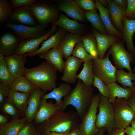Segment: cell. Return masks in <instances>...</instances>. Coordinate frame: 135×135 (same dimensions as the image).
I'll return each mask as SVG.
<instances>
[{"instance_id": "obj_18", "label": "cell", "mask_w": 135, "mask_h": 135, "mask_svg": "<svg viewBox=\"0 0 135 135\" xmlns=\"http://www.w3.org/2000/svg\"><path fill=\"white\" fill-rule=\"evenodd\" d=\"M92 32L97 42L99 58H104L107 50L113 44L118 42L117 37L113 36L102 34L95 29Z\"/></svg>"}, {"instance_id": "obj_37", "label": "cell", "mask_w": 135, "mask_h": 135, "mask_svg": "<svg viewBox=\"0 0 135 135\" xmlns=\"http://www.w3.org/2000/svg\"><path fill=\"white\" fill-rule=\"evenodd\" d=\"M72 55L82 60L84 63L93 60L92 57L85 49L82 40L78 42L75 46Z\"/></svg>"}, {"instance_id": "obj_41", "label": "cell", "mask_w": 135, "mask_h": 135, "mask_svg": "<svg viewBox=\"0 0 135 135\" xmlns=\"http://www.w3.org/2000/svg\"><path fill=\"white\" fill-rule=\"evenodd\" d=\"M2 107L3 110L6 113L14 118L17 117L19 114L18 110L15 106L7 98Z\"/></svg>"}, {"instance_id": "obj_55", "label": "cell", "mask_w": 135, "mask_h": 135, "mask_svg": "<svg viewBox=\"0 0 135 135\" xmlns=\"http://www.w3.org/2000/svg\"><path fill=\"white\" fill-rule=\"evenodd\" d=\"M4 56L2 53L0 52V62L5 60V57Z\"/></svg>"}, {"instance_id": "obj_5", "label": "cell", "mask_w": 135, "mask_h": 135, "mask_svg": "<svg viewBox=\"0 0 135 135\" xmlns=\"http://www.w3.org/2000/svg\"><path fill=\"white\" fill-rule=\"evenodd\" d=\"M100 93L94 95L87 112L81 120L78 128L84 135H98L100 129L96 126L97 109L100 98Z\"/></svg>"}, {"instance_id": "obj_16", "label": "cell", "mask_w": 135, "mask_h": 135, "mask_svg": "<svg viewBox=\"0 0 135 135\" xmlns=\"http://www.w3.org/2000/svg\"><path fill=\"white\" fill-rule=\"evenodd\" d=\"M23 41L16 35L6 33L0 39V52L5 56L13 54Z\"/></svg>"}, {"instance_id": "obj_48", "label": "cell", "mask_w": 135, "mask_h": 135, "mask_svg": "<svg viewBox=\"0 0 135 135\" xmlns=\"http://www.w3.org/2000/svg\"><path fill=\"white\" fill-rule=\"evenodd\" d=\"M128 103L135 114V96L132 97L128 101Z\"/></svg>"}, {"instance_id": "obj_58", "label": "cell", "mask_w": 135, "mask_h": 135, "mask_svg": "<svg viewBox=\"0 0 135 135\" xmlns=\"http://www.w3.org/2000/svg\"><path fill=\"white\" fill-rule=\"evenodd\" d=\"M134 69V73L135 74V67Z\"/></svg>"}, {"instance_id": "obj_46", "label": "cell", "mask_w": 135, "mask_h": 135, "mask_svg": "<svg viewBox=\"0 0 135 135\" xmlns=\"http://www.w3.org/2000/svg\"><path fill=\"white\" fill-rule=\"evenodd\" d=\"M125 133L124 129L116 128L108 132L107 135H124Z\"/></svg>"}, {"instance_id": "obj_38", "label": "cell", "mask_w": 135, "mask_h": 135, "mask_svg": "<svg viewBox=\"0 0 135 135\" xmlns=\"http://www.w3.org/2000/svg\"><path fill=\"white\" fill-rule=\"evenodd\" d=\"M12 10L10 1L0 0V23H3L10 17Z\"/></svg>"}, {"instance_id": "obj_43", "label": "cell", "mask_w": 135, "mask_h": 135, "mask_svg": "<svg viewBox=\"0 0 135 135\" xmlns=\"http://www.w3.org/2000/svg\"><path fill=\"white\" fill-rule=\"evenodd\" d=\"M17 135H38L34 124L32 122L26 123Z\"/></svg>"}, {"instance_id": "obj_26", "label": "cell", "mask_w": 135, "mask_h": 135, "mask_svg": "<svg viewBox=\"0 0 135 135\" xmlns=\"http://www.w3.org/2000/svg\"><path fill=\"white\" fill-rule=\"evenodd\" d=\"M38 55L40 58L45 59L52 64L58 71L63 72L65 62L62 53L57 48L52 49Z\"/></svg>"}, {"instance_id": "obj_2", "label": "cell", "mask_w": 135, "mask_h": 135, "mask_svg": "<svg viewBox=\"0 0 135 135\" xmlns=\"http://www.w3.org/2000/svg\"><path fill=\"white\" fill-rule=\"evenodd\" d=\"M57 71L54 66L46 60L36 67L26 68L24 76L37 88L46 92L52 91L56 86Z\"/></svg>"}, {"instance_id": "obj_40", "label": "cell", "mask_w": 135, "mask_h": 135, "mask_svg": "<svg viewBox=\"0 0 135 135\" xmlns=\"http://www.w3.org/2000/svg\"><path fill=\"white\" fill-rule=\"evenodd\" d=\"M82 9L87 11H96L97 9L96 3L92 0H75Z\"/></svg>"}, {"instance_id": "obj_10", "label": "cell", "mask_w": 135, "mask_h": 135, "mask_svg": "<svg viewBox=\"0 0 135 135\" xmlns=\"http://www.w3.org/2000/svg\"><path fill=\"white\" fill-rule=\"evenodd\" d=\"M47 24H39L34 26H30L21 24L8 23L6 27L13 30L15 34L23 41L30 39L37 38L46 34V29Z\"/></svg>"}, {"instance_id": "obj_53", "label": "cell", "mask_w": 135, "mask_h": 135, "mask_svg": "<svg viewBox=\"0 0 135 135\" xmlns=\"http://www.w3.org/2000/svg\"><path fill=\"white\" fill-rule=\"evenodd\" d=\"M102 5L104 7L106 8L108 6V0H98Z\"/></svg>"}, {"instance_id": "obj_39", "label": "cell", "mask_w": 135, "mask_h": 135, "mask_svg": "<svg viewBox=\"0 0 135 135\" xmlns=\"http://www.w3.org/2000/svg\"><path fill=\"white\" fill-rule=\"evenodd\" d=\"M92 85L98 90L102 95L109 99L110 93L108 85L94 75Z\"/></svg>"}, {"instance_id": "obj_20", "label": "cell", "mask_w": 135, "mask_h": 135, "mask_svg": "<svg viewBox=\"0 0 135 135\" xmlns=\"http://www.w3.org/2000/svg\"><path fill=\"white\" fill-rule=\"evenodd\" d=\"M82 38L80 34H68L64 36L57 48L63 58L67 59L71 56L75 46Z\"/></svg>"}, {"instance_id": "obj_21", "label": "cell", "mask_w": 135, "mask_h": 135, "mask_svg": "<svg viewBox=\"0 0 135 135\" xmlns=\"http://www.w3.org/2000/svg\"><path fill=\"white\" fill-rule=\"evenodd\" d=\"M59 107L50 102H48L46 100L42 98L39 108L35 116V123L39 124L49 119L59 110Z\"/></svg>"}, {"instance_id": "obj_27", "label": "cell", "mask_w": 135, "mask_h": 135, "mask_svg": "<svg viewBox=\"0 0 135 135\" xmlns=\"http://www.w3.org/2000/svg\"><path fill=\"white\" fill-rule=\"evenodd\" d=\"M72 90L70 84L65 82L60 84L58 87L56 86L50 92L45 94L42 99H47L52 98L56 101V106H60L62 103V99L67 96Z\"/></svg>"}, {"instance_id": "obj_44", "label": "cell", "mask_w": 135, "mask_h": 135, "mask_svg": "<svg viewBox=\"0 0 135 135\" xmlns=\"http://www.w3.org/2000/svg\"><path fill=\"white\" fill-rule=\"evenodd\" d=\"M126 17L130 20L135 19V0H127Z\"/></svg>"}, {"instance_id": "obj_13", "label": "cell", "mask_w": 135, "mask_h": 135, "mask_svg": "<svg viewBox=\"0 0 135 135\" xmlns=\"http://www.w3.org/2000/svg\"><path fill=\"white\" fill-rule=\"evenodd\" d=\"M83 62L82 60L73 56L66 59L61 80L69 84L75 83L77 79V72Z\"/></svg>"}, {"instance_id": "obj_32", "label": "cell", "mask_w": 135, "mask_h": 135, "mask_svg": "<svg viewBox=\"0 0 135 135\" xmlns=\"http://www.w3.org/2000/svg\"><path fill=\"white\" fill-rule=\"evenodd\" d=\"M93 60L84 63L82 70L77 76V79L82 81L87 86H92L93 84L94 77L92 66Z\"/></svg>"}, {"instance_id": "obj_9", "label": "cell", "mask_w": 135, "mask_h": 135, "mask_svg": "<svg viewBox=\"0 0 135 135\" xmlns=\"http://www.w3.org/2000/svg\"><path fill=\"white\" fill-rule=\"evenodd\" d=\"M30 7L33 14L39 24H48L53 22L58 18V12L54 7L37 2V1Z\"/></svg>"}, {"instance_id": "obj_15", "label": "cell", "mask_w": 135, "mask_h": 135, "mask_svg": "<svg viewBox=\"0 0 135 135\" xmlns=\"http://www.w3.org/2000/svg\"><path fill=\"white\" fill-rule=\"evenodd\" d=\"M10 18L21 25L30 26L38 25L30 6L12 10Z\"/></svg>"}, {"instance_id": "obj_1", "label": "cell", "mask_w": 135, "mask_h": 135, "mask_svg": "<svg viewBox=\"0 0 135 135\" xmlns=\"http://www.w3.org/2000/svg\"><path fill=\"white\" fill-rule=\"evenodd\" d=\"M93 93L92 86H87L78 80L76 86L70 93L64 98L62 104L59 106L58 111H64L67 106L72 105L76 108L82 120L90 106Z\"/></svg>"}, {"instance_id": "obj_24", "label": "cell", "mask_w": 135, "mask_h": 135, "mask_svg": "<svg viewBox=\"0 0 135 135\" xmlns=\"http://www.w3.org/2000/svg\"><path fill=\"white\" fill-rule=\"evenodd\" d=\"M52 24L59 26L72 34H80L83 27L82 24L70 19L63 14H60L58 19Z\"/></svg>"}, {"instance_id": "obj_36", "label": "cell", "mask_w": 135, "mask_h": 135, "mask_svg": "<svg viewBox=\"0 0 135 135\" xmlns=\"http://www.w3.org/2000/svg\"><path fill=\"white\" fill-rule=\"evenodd\" d=\"M15 79L8 70L5 60L0 62V84L9 86Z\"/></svg>"}, {"instance_id": "obj_56", "label": "cell", "mask_w": 135, "mask_h": 135, "mask_svg": "<svg viewBox=\"0 0 135 135\" xmlns=\"http://www.w3.org/2000/svg\"><path fill=\"white\" fill-rule=\"evenodd\" d=\"M132 127L135 130V121H133L132 122Z\"/></svg>"}, {"instance_id": "obj_17", "label": "cell", "mask_w": 135, "mask_h": 135, "mask_svg": "<svg viewBox=\"0 0 135 135\" xmlns=\"http://www.w3.org/2000/svg\"><path fill=\"white\" fill-rule=\"evenodd\" d=\"M66 31L62 29H59L49 38L44 41L41 47L35 52L26 54L27 56L32 57L46 52L53 48H57L62 39L66 35Z\"/></svg>"}, {"instance_id": "obj_22", "label": "cell", "mask_w": 135, "mask_h": 135, "mask_svg": "<svg viewBox=\"0 0 135 135\" xmlns=\"http://www.w3.org/2000/svg\"><path fill=\"white\" fill-rule=\"evenodd\" d=\"M110 19L114 26L122 32L123 23L126 15V10L117 5L114 1L108 0Z\"/></svg>"}, {"instance_id": "obj_11", "label": "cell", "mask_w": 135, "mask_h": 135, "mask_svg": "<svg viewBox=\"0 0 135 135\" xmlns=\"http://www.w3.org/2000/svg\"><path fill=\"white\" fill-rule=\"evenodd\" d=\"M57 26L52 24L50 29L44 36L39 38L30 39L22 41L14 54L18 55H24L35 52L38 49L39 46L42 43L57 31Z\"/></svg>"}, {"instance_id": "obj_54", "label": "cell", "mask_w": 135, "mask_h": 135, "mask_svg": "<svg viewBox=\"0 0 135 135\" xmlns=\"http://www.w3.org/2000/svg\"><path fill=\"white\" fill-rule=\"evenodd\" d=\"M106 130L104 128H100L98 135H104Z\"/></svg>"}, {"instance_id": "obj_29", "label": "cell", "mask_w": 135, "mask_h": 135, "mask_svg": "<svg viewBox=\"0 0 135 135\" xmlns=\"http://www.w3.org/2000/svg\"><path fill=\"white\" fill-rule=\"evenodd\" d=\"M9 86L10 90L30 94L38 88L24 76L16 78Z\"/></svg>"}, {"instance_id": "obj_12", "label": "cell", "mask_w": 135, "mask_h": 135, "mask_svg": "<svg viewBox=\"0 0 135 135\" xmlns=\"http://www.w3.org/2000/svg\"><path fill=\"white\" fill-rule=\"evenodd\" d=\"M26 57L24 54H14L5 56V60L8 70L15 78L24 76L26 68L24 65L27 61Z\"/></svg>"}, {"instance_id": "obj_35", "label": "cell", "mask_w": 135, "mask_h": 135, "mask_svg": "<svg viewBox=\"0 0 135 135\" xmlns=\"http://www.w3.org/2000/svg\"><path fill=\"white\" fill-rule=\"evenodd\" d=\"M116 81L124 88H132L135 81V74L131 72H127L123 70H117L116 74Z\"/></svg>"}, {"instance_id": "obj_34", "label": "cell", "mask_w": 135, "mask_h": 135, "mask_svg": "<svg viewBox=\"0 0 135 135\" xmlns=\"http://www.w3.org/2000/svg\"><path fill=\"white\" fill-rule=\"evenodd\" d=\"M94 37L87 35L82 36V39L85 49L92 57L93 60L99 58L97 44Z\"/></svg>"}, {"instance_id": "obj_28", "label": "cell", "mask_w": 135, "mask_h": 135, "mask_svg": "<svg viewBox=\"0 0 135 135\" xmlns=\"http://www.w3.org/2000/svg\"><path fill=\"white\" fill-rule=\"evenodd\" d=\"M108 86L110 93L108 99L113 105L116 98H123L127 101L132 94V88L122 87L116 82L110 84Z\"/></svg>"}, {"instance_id": "obj_4", "label": "cell", "mask_w": 135, "mask_h": 135, "mask_svg": "<svg viewBox=\"0 0 135 135\" xmlns=\"http://www.w3.org/2000/svg\"><path fill=\"white\" fill-rule=\"evenodd\" d=\"M99 112L97 115L96 127L104 128L108 132L116 128L113 105L108 98L101 95L99 104Z\"/></svg>"}, {"instance_id": "obj_3", "label": "cell", "mask_w": 135, "mask_h": 135, "mask_svg": "<svg viewBox=\"0 0 135 135\" xmlns=\"http://www.w3.org/2000/svg\"><path fill=\"white\" fill-rule=\"evenodd\" d=\"M80 119L77 112L58 111L40 128L46 134L52 132H70L78 127Z\"/></svg>"}, {"instance_id": "obj_51", "label": "cell", "mask_w": 135, "mask_h": 135, "mask_svg": "<svg viewBox=\"0 0 135 135\" xmlns=\"http://www.w3.org/2000/svg\"><path fill=\"white\" fill-rule=\"evenodd\" d=\"M8 120L6 117L4 115L0 114V128L8 122Z\"/></svg>"}, {"instance_id": "obj_47", "label": "cell", "mask_w": 135, "mask_h": 135, "mask_svg": "<svg viewBox=\"0 0 135 135\" xmlns=\"http://www.w3.org/2000/svg\"><path fill=\"white\" fill-rule=\"evenodd\" d=\"M114 1L118 6L126 10L127 7V0H114Z\"/></svg>"}, {"instance_id": "obj_33", "label": "cell", "mask_w": 135, "mask_h": 135, "mask_svg": "<svg viewBox=\"0 0 135 135\" xmlns=\"http://www.w3.org/2000/svg\"><path fill=\"white\" fill-rule=\"evenodd\" d=\"M84 14L85 18L96 30L102 34H106L107 30L100 16L96 11H86Z\"/></svg>"}, {"instance_id": "obj_8", "label": "cell", "mask_w": 135, "mask_h": 135, "mask_svg": "<svg viewBox=\"0 0 135 135\" xmlns=\"http://www.w3.org/2000/svg\"><path fill=\"white\" fill-rule=\"evenodd\" d=\"M108 53L112 55L117 68L120 70L126 68L129 72L133 73L130 64L134 62V56L127 51L122 42H118L112 45Z\"/></svg>"}, {"instance_id": "obj_25", "label": "cell", "mask_w": 135, "mask_h": 135, "mask_svg": "<svg viewBox=\"0 0 135 135\" xmlns=\"http://www.w3.org/2000/svg\"><path fill=\"white\" fill-rule=\"evenodd\" d=\"M95 2L107 33L109 35L121 37L123 36L122 33L116 28L112 22L108 9L103 6L98 0H95Z\"/></svg>"}, {"instance_id": "obj_42", "label": "cell", "mask_w": 135, "mask_h": 135, "mask_svg": "<svg viewBox=\"0 0 135 135\" xmlns=\"http://www.w3.org/2000/svg\"><path fill=\"white\" fill-rule=\"evenodd\" d=\"M36 0H11L12 10L26 6H30Z\"/></svg>"}, {"instance_id": "obj_6", "label": "cell", "mask_w": 135, "mask_h": 135, "mask_svg": "<svg viewBox=\"0 0 135 135\" xmlns=\"http://www.w3.org/2000/svg\"><path fill=\"white\" fill-rule=\"evenodd\" d=\"M109 55L108 52L104 58H99L93 61L94 75L107 85L117 81L116 74L117 68L112 64L109 58Z\"/></svg>"}, {"instance_id": "obj_57", "label": "cell", "mask_w": 135, "mask_h": 135, "mask_svg": "<svg viewBox=\"0 0 135 135\" xmlns=\"http://www.w3.org/2000/svg\"><path fill=\"white\" fill-rule=\"evenodd\" d=\"M132 93H134L135 94V82H134V84L133 88H132Z\"/></svg>"}, {"instance_id": "obj_30", "label": "cell", "mask_w": 135, "mask_h": 135, "mask_svg": "<svg viewBox=\"0 0 135 135\" xmlns=\"http://www.w3.org/2000/svg\"><path fill=\"white\" fill-rule=\"evenodd\" d=\"M26 123L25 117L14 118L0 128V135H17Z\"/></svg>"}, {"instance_id": "obj_52", "label": "cell", "mask_w": 135, "mask_h": 135, "mask_svg": "<svg viewBox=\"0 0 135 135\" xmlns=\"http://www.w3.org/2000/svg\"><path fill=\"white\" fill-rule=\"evenodd\" d=\"M70 132L59 133L52 132L46 134V135H69Z\"/></svg>"}, {"instance_id": "obj_31", "label": "cell", "mask_w": 135, "mask_h": 135, "mask_svg": "<svg viewBox=\"0 0 135 135\" xmlns=\"http://www.w3.org/2000/svg\"><path fill=\"white\" fill-rule=\"evenodd\" d=\"M30 94L10 90L7 98L16 107L22 111L25 112Z\"/></svg>"}, {"instance_id": "obj_50", "label": "cell", "mask_w": 135, "mask_h": 135, "mask_svg": "<svg viewBox=\"0 0 135 135\" xmlns=\"http://www.w3.org/2000/svg\"><path fill=\"white\" fill-rule=\"evenodd\" d=\"M69 135H84V134L78 127L70 132Z\"/></svg>"}, {"instance_id": "obj_7", "label": "cell", "mask_w": 135, "mask_h": 135, "mask_svg": "<svg viewBox=\"0 0 135 135\" xmlns=\"http://www.w3.org/2000/svg\"><path fill=\"white\" fill-rule=\"evenodd\" d=\"M113 105L116 128L125 129L132 122L135 114L127 101L123 98H117Z\"/></svg>"}, {"instance_id": "obj_14", "label": "cell", "mask_w": 135, "mask_h": 135, "mask_svg": "<svg viewBox=\"0 0 135 135\" xmlns=\"http://www.w3.org/2000/svg\"><path fill=\"white\" fill-rule=\"evenodd\" d=\"M44 92L37 88L31 94L28 101V105L25 112L27 123H31L34 120L35 115L40 106L41 100Z\"/></svg>"}, {"instance_id": "obj_45", "label": "cell", "mask_w": 135, "mask_h": 135, "mask_svg": "<svg viewBox=\"0 0 135 135\" xmlns=\"http://www.w3.org/2000/svg\"><path fill=\"white\" fill-rule=\"evenodd\" d=\"M10 90L9 86L0 84V104L4 102L8 95Z\"/></svg>"}, {"instance_id": "obj_23", "label": "cell", "mask_w": 135, "mask_h": 135, "mask_svg": "<svg viewBox=\"0 0 135 135\" xmlns=\"http://www.w3.org/2000/svg\"><path fill=\"white\" fill-rule=\"evenodd\" d=\"M122 32L123 41L126 42L129 52L135 56V48L133 42V37L135 33V19L125 18L123 21Z\"/></svg>"}, {"instance_id": "obj_59", "label": "cell", "mask_w": 135, "mask_h": 135, "mask_svg": "<svg viewBox=\"0 0 135 135\" xmlns=\"http://www.w3.org/2000/svg\"><path fill=\"white\" fill-rule=\"evenodd\" d=\"M134 36H135V34H134Z\"/></svg>"}, {"instance_id": "obj_49", "label": "cell", "mask_w": 135, "mask_h": 135, "mask_svg": "<svg viewBox=\"0 0 135 135\" xmlns=\"http://www.w3.org/2000/svg\"><path fill=\"white\" fill-rule=\"evenodd\" d=\"M125 132L127 135H135V130L129 126L125 129Z\"/></svg>"}, {"instance_id": "obj_19", "label": "cell", "mask_w": 135, "mask_h": 135, "mask_svg": "<svg viewBox=\"0 0 135 135\" xmlns=\"http://www.w3.org/2000/svg\"><path fill=\"white\" fill-rule=\"evenodd\" d=\"M59 10L76 20L82 22L85 19L84 13L75 1L73 0H64L60 2Z\"/></svg>"}]
</instances>
